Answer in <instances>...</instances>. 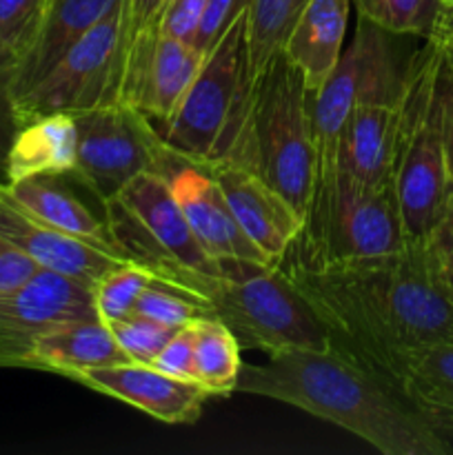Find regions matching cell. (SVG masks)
I'll list each match as a JSON object with an SVG mask.
<instances>
[{
	"instance_id": "cell-29",
	"label": "cell",
	"mask_w": 453,
	"mask_h": 455,
	"mask_svg": "<svg viewBox=\"0 0 453 455\" xmlns=\"http://www.w3.org/2000/svg\"><path fill=\"white\" fill-rule=\"evenodd\" d=\"M155 280H160L158 275L151 274L147 267L136 265V262H123V265L107 271L93 284V302H96L98 318L111 324L115 320L131 315L138 298Z\"/></svg>"
},
{
	"instance_id": "cell-8",
	"label": "cell",
	"mask_w": 453,
	"mask_h": 455,
	"mask_svg": "<svg viewBox=\"0 0 453 455\" xmlns=\"http://www.w3.org/2000/svg\"><path fill=\"white\" fill-rule=\"evenodd\" d=\"M211 315L226 324L244 349L266 355L298 349H331L322 323L300 296L282 265L220 262V280L209 296Z\"/></svg>"
},
{
	"instance_id": "cell-28",
	"label": "cell",
	"mask_w": 453,
	"mask_h": 455,
	"mask_svg": "<svg viewBox=\"0 0 453 455\" xmlns=\"http://www.w3.org/2000/svg\"><path fill=\"white\" fill-rule=\"evenodd\" d=\"M133 314L164 324V327L180 329L185 324L211 315V305L207 298L198 296L189 289L178 287L167 280H155L138 298Z\"/></svg>"
},
{
	"instance_id": "cell-35",
	"label": "cell",
	"mask_w": 453,
	"mask_h": 455,
	"mask_svg": "<svg viewBox=\"0 0 453 455\" xmlns=\"http://www.w3.org/2000/svg\"><path fill=\"white\" fill-rule=\"evenodd\" d=\"M204 4L207 0H167L158 16L160 29L182 43L194 44L200 20H203Z\"/></svg>"
},
{
	"instance_id": "cell-11",
	"label": "cell",
	"mask_w": 453,
	"mask_h": 455,
	"mask_svg": "<svg viewBox=\"0 0 453 455\" xmlns=\"http://www.w3.org/2000/svg\"><path fill=\"white\" fill-rule=\"evenodd\" d=\"M123 43L124 0L18 98L20 123L47 114L74 116L118 100Z\"/></svg>"
},
{
	"instance_id": "cell-33",
	"label": "cell",
	"mask_w": 453,
	"mask_h": 455,
	"mask_svg": "<svg viewBox=\"0 0 453 455\" xmlns=\"http://www.w3.org/2000/svg\"><path fill=\"white\" fill-rule=\"evenodd\" d=\"M158 371L167 373V376L180 378V380H194L195 382V333L194 323L185 324V327L176 329L167 345L163 347L155 360L151 363Z\"/></svg>"
},
{
	"instance_id": "cell-37",
	"label": "cell",
	"mask_w": 453,
	"mask_h": 455,
	"mask_svg": "<svg viewBox=\"0 0 453 455\" xmlns=\"http://www.w3.org/2000/svg\"><path fill=\"white\" fill-rule=\"evenodd\" d=\"M167 0H124V44L142 31L145 27L154 25L158 20ZM123 58V56H120Z\"/></svg>"
},
{
	"instance_id": "cell-27",
	"label": "cell",
	"mask_w": 453,
	"mask_h": 455,
	"mask_svg": "<svg viewBox=\"0 0 453 455\" xmlns=\"http://www.w3.org/2000/svg\"><path fill=\"white\" fill-rule=\"evenodd\" d=\"M358 16L367 18L391 36H422L429 38L442 22L440 0H351Z\"/></svg>"
},
{
	"instance_id": "cell-21",
	"label": "cell",
	"mask_w": 453,
	"mask_h": 455,
	"mask_svg": "<svg viewBox=\"0 0 453 455\" xmlns=\"http://www.w3.org/2000/svg\"><path fill=\"white\" fill-rule=\"evenodd\" d=\"M4 191L20 204L25 212L43 220L44 225L67 235L84 240L105 251L123 256L111 235L107 220H100L83 200L76 198L71 189L62 185V176H34L4 185ZM124 258V256H123ZM127 260V258H124Z\"/></svg>"
},
{
	"instance_id": "cell-7",
	"label": "cell",
	"mask_w": 453,
	"mask_h": 455,
	"mask_svg": "<svg viewBox=\"0 0 453 455\" xmlns=\"http://www.w3.org/2000/svg\"><path fill=\"white\" fill-rule=\"evenodd\" d=\"M385 29L358 16L354 40L345 47L336 69L324 84L311 92L314 129V185L305 225L318 220L338 185L340 138L351 109L360 100L398 98L402 71H398Z\"/></svg>"
},
{
	"instance_id": "cell-1",
	"label": "cell",
	"mask_w": 453,
	"mask_h": 455,
	"mask_svg": "<svg viewBox=\"0 0 453 455\" xmlns=\"http://www.w3.org/2000/svg\"><path fill=\"white\" fill-rule=\"evenodd\" d=\"M282 269L322 323L331 351L393 389L417 351L453 342V289L431 238L360 262L309 267L287 256Z\"/></svg>"
},
{
	"instance_id": "cell-20",
	"label": "cell",
	"mask_w": 453,
	"mask_h": 455,
	"mask_svg": "<svg viewBox=\"0 0 453 455\" xmlns=\"http://www.w3.org/2000/svg\"><path fill=\"white\" fill-rule=\"evenodd\" d=\"M129 363L105 320L80 318L56 324L34 340L25 369L71 378L84 369Z\"/></svg>"
},
{
	"instance_id": "cell-4",
	"label": "cell",
	"mask_w": 453,
	"mask_h": 455,
	"mask_svg": "<svg viewBox=\"0 0 453 455\" xmlns=\"http://www.w3.org/2000/svg\"><path fill=\"white\" fill-rule=\"evenodd\" d=\"M247 53V9L203 56L200 69L180 105L163 129L160 140L185 163L213 167L234 156L247 127L253 100Z\"/></svg>"
},
{
	"instance_id": "cell-15",
	"label": "cell",
	"mask_w": 453,
	"mask_h": 455,
	"mask_svg": "<svg viewBox=\"0 0 453 455\" xmlns=\"http://www.w3.org/2000/svg\"><path fill=\"white\" fill-rule=\"evenodd\" d=\"M69 380L120 400L163 425H194L209 394L194 380L167 376L151 364L120 363L84 369Z\"/></svg>"
},
{
	"instance_id": "cell-26",
	"label": "cell",
	"mask_w": 453,
	"mask_h": 455,
	"mask_svg": "<svg viewBox=\"0 0 453 455\" xmlns=\"http://www.w3.org/2000/svg\"><path fill=\"white\" fill-rule=\"evenodd\" d=\"M309 0H249L247 3V53L253 84L266 62L282 52L293 22Z\"/></svg>"
},
{
	"instance_id": "cell-22",
	"label": "cell",
	"mask_w": 453,
	"mask_h": 455,
	"mask_svg": "<svg viewBox=\"0 0 453 455\" xmlns=\"http://www.w3.org/2000/svg\"><path fill=\"white\" fill-rule=\"evenodd\" d=\"M123 0H52L38 40L16 67V102Z\"/></svg>"
},
{
	"instance_id": "cell-34",
	"label": "cell",
	"mask_w": 453,
	"mask_h": 455,
	"mask_svg": "<svg viewBox=\"0 0 453 455\" xmlns=\"http://www.w3.org/2000/svg\"><path fill=\"white\" fill-rule=\"evenodd\" d=\"M247 3L249 0H207L198 34L194 38V47L204 56L229 29L231 22L247 9Z\"/></svg>"
},
{
	"instance_id": "cell-12",
	"label": "cell",
	"mask_w": 453,
	"mask_h": 455,
	"mask_svg": "<svg viewBox=\"0 0 453 455\" xmlns=\"http://www.w3.org/2000/svg\"><path fill=\"white\" fill-rule=\"evenodd\" d=\"M200 62L203 53L194 44L167 36L155 20L123 47L118 100L164 123L180 105Z\"/></svg>"
},
{
	"instance_id": "cell-16",
	"label": "cell",
	"mask_w": 453,
	"mask_h": 455,
	"mask_svg": "<svg viewBox=\"0 0 453 455\" xmlns=\"http://www.w3.org/2000/svg\"><path fill=\"white\" fill-rule=\"evenodd\" d=\"M220 185L235 220L271 265H282L300 235V213L280 196L265 178L240 163H220L207 167Z\"/></svg>"
},
{
	"instance_id": "cell-24",
	"label": "cell",
	"mask_w": 453,
	"mask_h": 455,
	"mask_svg": "<svg viewBox=\"0 0 453 455\" xmlns=\"http://www.w3.org/2000/svg\"><path fill=\"white\" fill-rule=\"evenodd\" d=\"M400 391L431 425L453 434V342L417 351Z\"/></svg>"
},
{
	"instance_id": "cell-13",
	"label": "cell",
	"mask_w": 453,
	"mask_h": 455,
	"mask_svg": "<svg viewBox=\"0 0 453 455\" xmlns=\"http://www.w3.org/2000/svg\"><path fill=\"white\" fill-rule=\"evenodd\" d=\"M96 315L93 284L38 267L20 287L0 296V367L25 369L40 333Z\"/></svg>"
},
{
	"instance_id": "cell-19",
	"label": "cell",
	"mask_w": 453,
	"mask_h": 455,
	"mask_svg": "<svg viewBox=\"0 0 453 455\" xmlns=\"http://www.w3.org/2000/svg\"><path fill=\"white\" fill-rule=\"evenodd\" d=\"M351 4V0H309L284 40L282 52L309 92L322 87L345 52Z\"/></svg>"
},
{
	"instance_id": "cell-23",
	"label": "cell",
	"mask_w": 453,
	"mask_h": 455,
	"mask_svg": "<svg viewBox=\"0 0 453 455\" xmlns=\"http://www.w3.org/2000/svg\"><path fill=\"white\" fill-rule=\"evenodd\" d=\"M78 132L71 114H47L25 120L7 158V185L34 176H71Z\"/></svg>"
},
{
	"instance_id": "cell-9",
	"label": "cell",
	"mask_w": 453,
	"mask_h": 455,
	"mask_svg": "<svg viewBox=\"0 0 453 455\" xmlns=\"http://www.w3.org/2000/svg\"><path fill=\"white\" fill-rule=\"evenodd\" d=\"M409 243L393 185L364 189L338 176L336 191L287 253L309 267L385 258Z\"/></svg>"
},
{
	"instance_id": "cell-30",
	"label": "cell",
	"mask_w": 453,
	"mask_h": 455,
	"mask_svg": "<svg viewBox=\"0 0 453 455\" xmlns=\"http://www.w3.org/2000/svg\"><path fill=\"white\" fill-rule=\"evenodd\" d=\"M52 0H0V47L16 60H25L38 40Z\"/></svg>"
},
{
	"instance_id": "cell-39",
	"label": "cell",
	"mask_w": 453,
	"mask_h": 455,
	"mask_svg": "<svg viewBox=\"0 0 453 455\" xmlns=\"http://www.w3.org/2000/svg\"><path fill=\"white\" fill-rule=\"evenodd\" d=\"M444 132H447V158H449V176H451V194H453V67L447 80V92H444Z\"/></svg>"
},
{
	"instance_id": "cell-6",
	"label": "cell",
	"mask_w": 453,
	"mask_h": 455,
	"mask_svg": "<svg viewBox=\"0 0 453 455\" xmlns=\"http://www.w3.org/2000/svg\"><path fill=\"white\" fill-rule=\"evenodd\" d=\"M102 207L115 247L129 262L209 300L220 262L200 247L164 173H140Z\"/></svg>"
},
{
	"instance_id": "cell-5",
	"label": "cell",
	"mask_w": 453,
	"mask_h": 455,
	"mask_svg": "<svg viewBox=\"0 0 453 455\" xmlns=\"http://www.w3.org/2000/svg\"><path fill=\"white\" fill-rule=\"evenodd\" d=\"M229 163L253 169L305 220L314 185L311 92L284 52L258 76L247 127Z\"/></svg>"
},
{
	"instance_id": "cell-10",
	"label": "cell",
	"mask_w": 453,
	"mask_h": 455,
	"mask_svg": "<svg viewBox=\"0 0 453 455\" xmlns=\"http://www.w3.org/2000/svg\"><path fill=\"white\" fill-rule=\"evenodd\" d=\"M78 132L71 176L102 204L145 172L167 173L176 156L160 140L154 120L114 100L74 114Z\"/></svg>"
},
{
	"instance_id": "cell-31",
	"label": "cell",
	"mask_w": 453,
	"mask_h": 455,
	"mask_svg": "<svg viewBox=\"0 0 453 455\" xmlns=\"http://www.w3.org/2000/svg\"><path fill=\"white\" fill-rule=\"evenodd\" d=\"M109 329L118 347L123 349V354L127 355L129 363L138 364L154 363L155 355L169 342V338L176 333L173 327H164V324L154 323V320L142 318V315L136 314L127 315L123 320H115V323L109 324Z\"/></svg>"
},
{
	"instance_id": "cell-25",
	"label": "cell",
	"mask_w": 453,
	"mask_h": 455,
	"mask_svg": "<svg viewBox=\"0 0 453 455\" xmlns=\"http://www.w3.org/2000/svg\"><path fill=\"white\" fill-rule=\"evenodd\" d=\"M195 333V382L209 395H229L238 387L242 360L238 338L216 315L194 323Z\"/></svg>"
},
{
	"instance_id": "cell-18",
	"label": "cell",
	"mask_w": 453,
	"mask_h": 455,
	"mask_svg": "<svg viewBox=\"0 0 453 455\" xmlns=\"http://www.w3.org/2000/svg\"><path fill=\"white\" fill-rule=\"evenodd\" d=\"M398 138V98L360 100L342 129L338 176L364 189L393 185Z\"/></svg>"
},
{
	"instance_id": "cell-40",
	"label": "cell",
	"mask_w": 453,
	"mask_h": 455,
	"mask_svg": "<svg viewBox=\"0 0 453 455\" xmlns=\"http://www.w3.org/2000/svg\"><path fill=\"white\" fill-rule=\"evenodd\" d=\"M440 3H442L447 9H453V0H440Z\"/></svg>"
},
{
	"instance_id": "cell-38",
	"label": "cell",
	"mask_w": 453,
	"mask_h": 455,
	"mask_svg": "<svg viewBox=\"0 0 453 455\" xmlns=\"http://www.w3.org/2000/svg\"><path fill=\"white\" fill-rule=\"evenodd\" d=\"M431 240H433L435 249H438L442 269L453 289V194L451 198H449L447 209H444L442 220H440V225L435 227V231L431 234Z\"/></svg>"
},
{
	"instance_id": "cell-3",
	"label": "cell",
	"mask_w": 453,
	"mask_h": 455,
	"mask_svg": "<svg viewBox=\"0 0 453 455\" xmlns=\"http://www.w3.org/2000/svg\"><path fill=\"white\" fill-rule=\"evenodd\" d=\"M453 67V9L413 53L400 83V138L393 191L409 240L431 238L451 198L444 92Z\"/></svg>"
},
{
	"instance_id": "cell-17",
	"label": "cell",
	"mask_w": 453,
	"mask_h": 455,
	"mask_svg": "<svg viewBox=\"0 0 453 455\" xmlns=\"http://www.w3.org/2000/svg\"><path fill=\"white\" fill-rule=\"evenodd\" d=\"M0 238L43 269L71 275L87 284H96L107 271L129 262L118 253L98 249L44 225L13 200L4 191V185H0Z\"/></svg>"
},
{
	"instance_id": "cell-36",
	"label": "cell",
	"mask_w": 453,
	"mask_h": 455,
	"mask_svg": "<svg viewBox=\"0 0 453 455\" xmlns=\"http://www.w3.org/2000/svg\"><path fill=\"white\" fill-rule=\"evenodd\" d=\"M38 269L34 260L18 251L16 247L0 238V296L20 287L34 271Z\"/></svg>"
},
{
	"instance_id": "cell-32",
	"label": "cell",
	"mask_w": 453,
	"mask_h": 455,
	"mask_svg": "<svg viewBox=\"0 0 453 455\" xmlns=\"http://www.w3.org/2000/svg\"><path fill=\"white\" fill-rule=\"evenodd\" d=\"M16 102V60L0 47V185H7V158L20 129Z\"/></svg>"
},
{
	"instance_id": "cell-14",
	"label": "cell",
	"mask_w": 453,
	"mask_h": 455,
	"mask_svg": "<svg viewBox=\"0 0 453 455\" xmlns=\"http://www.w3.org/2000/svg\"><path fill=\"white\" fill-rule=\"evenodd\" d=\"M164 176L200 247L213 260L271 265L265 253L249 240L242 227L238 225L220 185L207 167L176 158Z\"/></svg>"
},
{
	"instance_id": "cell-2",
	"label": "cell",
	"mask_w": 453,
	"mask_h": 455,
	"mask_svg": "<svg viewBox=\"0 0 453 455\" xmlns=\"http://www.w3.org/2000/svg\"><path fill=\"white\" fill-rule=\"evenodd\" d=\"M235 391L302 409L385 455L453 453L451 434L431 425L398 389L331 349L284 351L242 364Z\"/></svg>"
}]
</instances>
